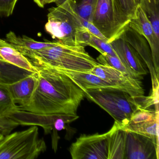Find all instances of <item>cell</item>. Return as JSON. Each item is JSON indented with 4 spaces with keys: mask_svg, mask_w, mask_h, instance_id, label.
<instances>
[{
    "mask_svg": "<svg viewBox=\"0 0 159 159\" xmlns=\"http://www.w3.org/2000/svg\"><path fill=\"white\" fill-rule=\"evenodd\" d=\"M36 88L29 103L18 106L19 110L36 114L58 116L69 123L79 118L77 110L84 93L62 71L52 68H37Z\"/></svg>",
    "mask_w": 159,
    "mask_h": 159,
    "instance_id": "1",
    "label": "cell"
},
{
    "mask_svg": "<svg viewBox=\"0 0 159 159\" xmlns=\"http://www.w3.org/2000/svg\"><path fill=\"white\" fill-rule=\"evenodd\" d=\"M56 45L24 55L37 68H52L89 72L99 65L84 46H68L57 42Z\"/></svg>",
    "mask_w": 159,
    "mask_h": 159,
    "instance_id": "2",
    "label": "cell"
},
{
    "mask_svg": "<svg viewBox=\"0 0 159 159\" xmlns=\"http://www.w3.org/2000/svg\"><path fill=\"white\" fill-rule=\"evenodd\" d=\"M84 96L107 112L121 127L126 125L132 115L143 103L146 97L134 98L115 89H90Z\"/></svg>",
    "mask_w": 159,
    "mask_h": 159,
    "instance_id": "3",
    "label": "cell"
},
{
    "mask_svg": "<svg viewBox=\"0 0 159 159\" xmlns=\"http://www.w3.org/2000/svg\"><path fill=\"white\" fill-rule=\"evenodd\" d=\"M43 138L39 137V128L9 134L0 141V159H35L46 150Z\"/></svg>",
    "mask_w": 159,
    "mask_h": 159,
    "instance_id": "4",
    "label": "cell"
},
{
    "mask_svg": "<svg viewBox=\"0 0 159 159\" xmlns=\"http://www.w3.org/2000/svg\"><path fill=\"white\" fill-rule=\"evenodd\" d=\"M55 3L56 7L49 10L45 30L60 43L77 46V34L84 28L79 20V16L72 11L68 0H59Z\"/></svg>",
    "mask_w": 159,
    "mask_h": 159,
    "instance_id": "5",
    "label": "cell"
},
{
    "mask_svg": "<svg viewBox=\"0 0 159 159\" xmlns=\"http://www.w3.org/2000/svg\"><path fill=\"white\" fill-rule=\"evenodd\" d=\"M130 20L115 0H98L92 23L110 43L120 35Z\"/></svg>",
    "mask_w": 159,
    "mask_h": 159,
    "instance_id": "6",
    "label": "cell"
},
{
    "mask_svg": "<svg viewBox=\"0 0 159 159\" xmlns=\"http://www.w3.org/2000/svg\"><path fill=\"white\" fill-rule=\"evenodd\" d=\"M108 132L82 134L72 143L69 151L73 159H108Z\"/></svg>",
    "mask_w": 159,
    "mask_h": 159,
    "instance_id": "7",
    "label": "cell"
},
{
    "mask_svg": "<svg viewBox=\"0 0 159 159\" xmlns=\"http://www.w3.org/2000/svg\"><path fill=\"white\" fill-rule=\"evenodd\" d=\"M121 128L126 132L149 138L159 148V108L154 110L140 106L132 115L128 123Z\"/></svg>",
    "mask_w": 159,
    "mask_h": 159,
    "instance_id": "8",
    "label": "cell"
},
{
    "mask_svg": "<svg viewBox=\"0 0 159 159\" xmlns=\"http://www.w3.org/2000/svg\"><path fill=\"white\" fill-rule=\"evenodd\" d=\"M98 76L117 90L134 98L143 97L145 94L141 81L135 80L111 67L99 64L90 72Z\"/></svg>",
    "mask_w": 159,
    "mask_h": 159,
    "instance_id": "9",
    "label": "cell"
},
{
    "mask_svg": "<svg viewBox=\"0 0 159 159\" xmlns=\"http://www.w3.org/2000/svg\"><path fill=\"white\" fill-rule=\"evenodd\" d=\"M109 43L118 58L133 74L135 79L141 81L143 76L147 75L148 70L136 51L120 36Z\"/></svg>",
    "mask_w": 159,
    "mask_h": 159,
    "instance_id": "10",
    "label": "cell"
},
{
    "mask_svg": "<svg viewBox=\"0 0 159 159\" xmlns=\"http://www.w3.org/2000/svg\"><path fill=\"white\" fill-rule=\"evenodd\" d=\"M120 37L133 47L148 67L151 77L152 92L159 91V76L155 71L151 51L147 40L131 28L129 25L125 28Z\"/></svg>",
    "mask_w": 159,
    "mask_h": 159,
    "instance_id": "11",
    "label": "cell"
},
{
    "mask_svg": "<svg viewBox=\"0 0 159 159\" xmlns=\"http://www.w3.org/2000/svg\"><path fill=\"white\" fill-rule=\"evenodd\" d=\"M125 159H158L159 148L149 138L126 132Z\"/></svg>",
    "mask_w": 159,
    "mask_h": 159,
    "instance_id": "12",
    "label": "cell"
},
{
    "mask_svg": "<svg viewBox=\"0 0 159 159\" xmlns=\"http://www.w3.org/2000/svg\"><path fill=\"white\" fill-rule=\"evenodd\" d=\"M129 26L143 36L148 41L151 51L154 69L157 76H159V39L155 36L149 21L139 5L134 17L130 20Z\"/></svg>",
    "mask_w": 159,
    "mask_h": 159,
    "instance_id": "13",
    "label": "cell"
},
{
    "mask_svg": "<svg viewBox=\"0 0 159 159\" xmlns=\"http://www.w3.org/2000/svg\"><path fill=\"white\" fill-rule=\"evenodd\" d=\"M36 72L8 85L12 98L18 106L27 105L33 95L37 84Z\"/></svg>",
    "mask_w": 159,
    "mask_h": 159,
    "instance_id": "14",
    "label": "cell"
},
{
    "mask_svg": "<svg viewBox=\"0 0 159 159\" xmlns=\"http://www.w3.org/2000/svg\"><path fill=\"white\" fill-rule=\"evenodd\" d=\"M108 159H125L126 131L114 122L111 129L108 131Z\"/></svg>",
    "mask_w": 159,
    "mask_h": 159,
    "instance_id": "15",
    "label": "cell"
},
{
    "mask_svg": "<svg viewBox=\"0 0 159 159\" xmlns=\"http://www.w3.org/2000/svg\"><path fill=\"white\" fill-rule=\"evenodd\" d=\"M57 70L62 71L68 76L83 92L90 89H115L105 80L92 73L69 70Z\"/></svg>",
    "mask_w": 159,
    "mask_h": 159,
    "instance_id": "16",
    "label": "cell"
},
{
    "mask_svg": "<svg viewBox=\"0 0 159 159\" xmlns=\"http://www.w3.org/2000/svg\"><path fill=\"white\" fill-rule=\"evenodd\" d=\"M5 41L23 55L30 52L52 47L57 43L37 41L26 36H17L12 31H10L6 35Z\"/></svg>",
    "mask_w": 159,
    "mask_h": 159,
    "instance_id": "17",
    "label": "cell"
},
{
    "mask_svg": "<svg viewBox=\"0 0 159 159\" xmlns=\"http://www.w3.org/2000/svg\"><path fill=\"white\" fill-rule=\"evenodd\" d=\"M0 57L4 61L20 68L30 72L38 71L25 57L10 45L0 46Z\"/></svg>",
    "mask_w": 159,
    "mask_h": 159,
    "instance_id": "18",
    "label": "cell"
},
{
    "mask_svg": "<svg viewBox=\"0 0 159 159\" xmlns=\"http://www.w3.org/2000/svg\"><path fill=\"white\" fill-rule=\"evenodd\" d=\"M33 73L0 59V83L9 85Z\"/></svg>",
    "mask_w": 159,
    "mask_h": 159,
    "instance_id": "19",
    "label": "cell"
},
{
    "mask_svg": "<svg viewBox=\"0 0 159 159\" xmlns=\"http://www.w3.org/2000/svg\"><path fill=\"white\" fill-rule=\"evenodd\" d=\"M159 0H140L139 5L149 21L155 36L159 39Z\"/></svg>",
    "mask_w": 159,
    "mask_h": 159,
    "instance_id": "20",
    "label": "cell"
},
{
    "mask_svg": "<svg viewBox=\"0 0 159 159\" xmlns=\"http://www.w3.org/2000/svg\"><path fill=\"white\" fill-rule=\"evenodd\" d=\"M98 0H68L72 11L80 17L92 23Z\"/></svg>",
    "mask_w": 159,
    "mask_h": 159,
    "instance_id": "21",
    "label": "cell"
},
{
    "mask_svg": "<svg viewBox=\"0 0 159 159\" xmlns=\"http://www.w3.org/2000/svg\"><path fill=\"white\" fill-rule=\"evenodd\" d=\"M18 110L7 84L0 83V116L9 117Z\"/></svg>",
    "mask_w": 159,
    "mask_h": 159,
    "instance_id": "22",
    "label": "cell"
},
{
    "mask_svg": "<svg viewBox=\"0 0 159 159\" xmlns=\"http://www.w3.org/2000/svg\"><path fill=\"white\" fill-rule=\"evenodd\" d=\"M96 60L100 65L111 67L136 80L133 74L121 62L118 57L111 56L107 54H100L97 58Z\"/></svg>",
    "mask_w": 159,
    "mask_h": 159,
    "instance_id": "23",
    "label": "cell"
},
{
    "mask_svg": "<svg viewBox=\"0 0 159 159\" xmlns=\"http://www.w3.org/2000/svg\"><path fill=\"white\" fill-rule=\"evenodd\" d=\"M88 46L94 48L101 54H107L111 56L118 57L109 43L101 39L93 34L91 35V39L88 43Z\"/></svg>",
    "mask_w": 159,
    "mask_h": 159,
    "instance_id": "24",
    "label": "cell"
},
{
    "mask_svg": "<svg viewBox=\"0 0 159 159\" xmlns=\"http://www.w3.org/2000/svg\"><path fill=\"white\" fill-rule=\"evenodd\" d=\"M115 1L127 17L131 19L134 17L139 6V0H115Z\"/></svg>",
    "mask_w": 159,
    "mask_h": 159,
    "instance_id": "25",
    "label": "cell"
},
{
    "mask_svg": "<svg viewBox=\"0 0 159 159\" xmlns=\"http://www.w3.org/2000/svg\"><path fill=\"white\" fill-rule=\"evenodd\" d=\"M19 125L17 121L12 118L0 116V141Z\"/></svg>",
    "mask_w": 159,
    "mask_h": 159,
    "instance_id": "26",
    "label": "cell"
},
{
    "mask_svg": "<svg viewBox=\"0 0 159 159\" xmlns=\"http://www.w3.org/2000/svg\"><path fill=\"white\" fill-rule=\"evenodd\" d=\"M17 0H0V16L9 17L13 12Z\"/></svg>",
    "mask_w": 159,
    "mask_h": 159,
    "instance_id": "27",
    "label": "cell"
},
{
    "mask_svg": "<svg viewBox=\"0 0 159 159\" xmlns=\"http://www.w3.org/2000/svg\"><path fill=\"white\" fill-rule=\"evenodd\" d=\"M34 1L36 2V4L39 6L41 8L44 7L45 3H44V0H34Z\"/></svg>",
    "mask_w": 159,
    "mask_h": 159,
    "instance_id": "28",
    "label": "cell"
},
{
    "mask_svg": "<svg viewBox=\"0 0 159 159\" xmlns=\"http://www.w3.org/2000/svg\"><path fill=\"white\" fill-rule=\"evenodd\" d=\"M10 44L6 42L5 40H3L0 39V46H5V45H9Z\"/></svg>",
    "mask_w": 159,
    "mask_h": 159,
    "instance_id": "29",
    "label": "cell"
},
{
    "mask_svg": "<svg viewBox=\"0 0 159 159\" xmlns=\"http://www.w3.org/2000/svg\"><path fill=\"white\" fill-rule=\"evenodd\" d=\"M59 0H44V2L45 4L48 3H52V2H55Z\"/></svg>",
    "mask_w": 159,
    "mask_h": 159,
    "instance_id": "30",
    "label": "cell"
},
{
    "mask_svg": "<svg viewBox=\"0 0 159 159\" xmlns=\"http://www.w3.org/2000/svg\"><path fill=\"white\" fill-rule=\"evenodd\" d=\"M140 0H139V1H140Z\"/></svg>",
    "mask_w": 159,
    "mask_h": 159,
    "instance_id": "31",
    "label": "cell"
},
{
    "mask_svg": "<svg viewBox=\"0 0 159 159\" xmlns=\"http://www.w3.org/2000/svg\"><path fill=\"white\" fill-rule=\"evenodd\" d=\"M0 59H2L1 57H0Z\"/></svg>",
    "mask_w": 159,
    "mask_h": 159,
    "instance_id": "32",
    "label": "cell"
}]
</instances>
